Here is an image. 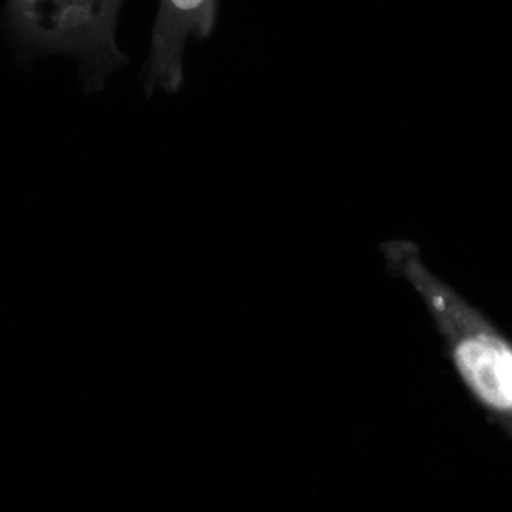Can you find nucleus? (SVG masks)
I'll return each instance as SVG.
<instances>
[{"label": "nucleus", "instance_id": "1", "mask_svg": "<svg viewBox=\"0 0 512 512\" xmlns=\"http://www.w3.org/2000/svg\"><path fill=\"white\" fill-rule=\"evenodd\" d=\"M390 269L423 299L468 392L512 439V342L424 265L409 241L383 247Z\"/></svg>", "mask_w": 512, "mask_h": 512}, {"label": "nucleus", "instance_id": "2", "mask_svg": "<svg viewBox=\"0 0 512 512\" xmlns=\"http://www.w3.org/2000/svg\"><path fill=\"white\" fill-rule=\"evenodd\" d=\"M217 20V0H160L146 66L148 96L157 86L177 92L183 84V53L188 37L204 39Z\"/></svg>", "mask_w": 512, "mask_h": 512}, {"label": "nucleus", "instance_id": "3", "mask_svg": "<svg viewBox=\"0 0 512 512\" xmlns=\"http://www.w3.org/2000/svg\"><path fill=\"white\" fill-rule=\"evenodd\" d=\"M80 2L89 6L104 25L116 29L117 16L124 0H80Z\"/></svg>", "mask_w": 512, "mask_h": 512}]
</instances>
